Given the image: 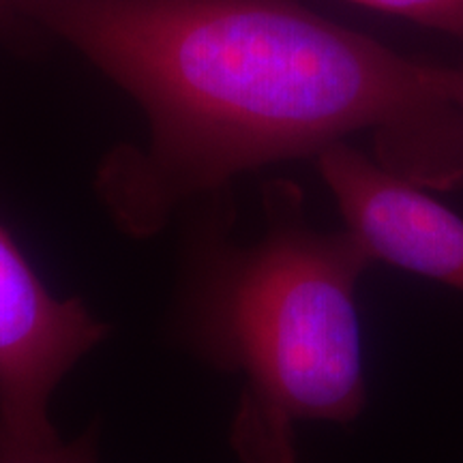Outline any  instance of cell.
Masks as SVG:
<instances>
[{"instance_id": "obj_1", "label": "cell", "mask_w": 463, "mask_h": 463, "mask_svg": "<svg viewBox=\"0 0 463 463\" xmlns=\"http://www.w3.org/2000/svg\"><path fill=\"white\" fill-rule=\"evenodd\" d=\"M137 101L148 142L103 167L120 228L148 236L174 208L242 172L320 155L373 129L378 161L419 187L463 183V114L410 61L297 0H24Z\"/></svg>"}, {"instance_id": "obj_2", "label": "cell", "mask_w": 463, "mask_h": 463, "mask_svg": "<svg viewBox=\"0 0 463 463\" xmlns=\"http://www.w3.org/2000/svg\"><path fill=\"white\" fill-rule=\"evenodd\" d=\"M251 247L213 251L184 311L191 350L245 373L242 397L289 420L352 422L367 403L356 288L373 264L352 232L305 222L292 184L266 191Z\"/></svg>"}, {"instance_id": "obj_3", "label": "cell", "mask_w": 463, "mask_h": 463, "mask_svg": "<svg viewBox=\"0 0 463 463\" xmlns=\"http://www.w3.org/2000/svg\"><path fill=\"white\" fill-rule=\"evenodd\" d=\"M108 333L84 300L56 298L0 225V436L58 442L52 397Z\"/></svg>"}, {"instance_id": "obj_4", "label": "cell", "mask_w": 463, "mask_h": 463, "mask_svg": "<svg viewBox=\"0 0 463 463\" xmlns=\"http://www.w3.org/2000/svg\"><path fill=\"white\" fill-rule=\"evenodd\" d=\"M317 170L345 230L373 262L430 277L463 292V217L347 142L324 148Z\"/></svg>"}, {"instance_id": "obj_5", "label": "cell", "mask_w": 463, "mask_h": 463, "mask_svg": "<svg viewBox=\"0 0 463 463\" xmlns=\"http://www.w3.org/2000/svg\"><path fill=\"white\" fill-rule=\"evenodd\" d=\"M292 422L277 410L241 397L232 422V447L242 463H298Z\"/></svg>"}, {"instance_id": "obj_6", "label": "cell", "mask_w": 463, "mask_h": 463, "mask_svg": "<svg viewBox=\"0 0 463 463\" xmlns=\"http://www.w3.org/2000/svg\"><path fill=\"white\" fill-rule=\"evenodd\" d=\"M0 463H99L97 431L86 430L71 442L58 439L43 447H31L0 436Z\"/></svg>"}, {"instance_id": "obj_7", "label": "cell", "mask_w": 463, "mask_h": 463, "mask_svg": "<svg viewBox=\"0 0 463 463\" xmlns=\"http://www.w3.org/2000/svg\"><path fill=\"white\" fill-rule=\"evenodd\" d=\"M352 3L463 37V0H352Z\"/></svg>"}, {"instance_id": "obj_8", "label": "cell", "mask_w": 463, "mask_h": 463, "mask_svg": "<svg viewBox=\"0 0 463 463\" xmlns=\"http://www.w3.org/2000/svg\"><path fill=\"white\" fill-rule=\"evenodd\" d=\"M422 75L438 97H442L463 114V67L425 65L422 62Z\"/></svg>"}]
</instances>
